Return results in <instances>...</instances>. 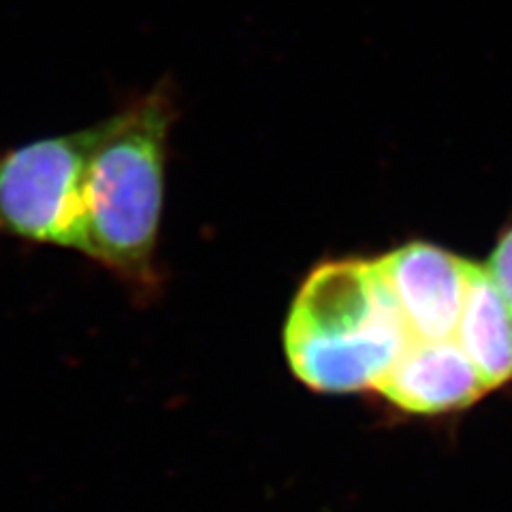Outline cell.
I'll return each instance as SVG.
<instances>
[{"label":"cell","mask_w":512,"mask_h":512,"mask_svg":"<svg viewBox=\"0 0 512 512\" xmlns=\"http://www.w3.org/2000/svg\"><path fill=\"white\" fill-rule=\"evenodd\" d=\"M457 342L487 391L512 378V316L485 265L472 267Z\"/></svg>","instance_id":"obj_6"},{"label":"cell","mask_w":512,"mask_h":512,"mask_svg":"<svg viewBox=\"0 0 512 512\" xmlns=\"http://www.w3.org/2000/svg\"><path fill=\"white\" fill-rule=\"evenodd\" d=\"M169 124V99L152 92L88 128L82 252L139 286L154 282Z\"/></svg>","instance_id":"obj_2"},{"label":"cell","mask_w":512,"mask_h":512,"mask_svg":"<svg viewBox=\"0 0 512 512\" xmlns=\"http://www.w3.org/2000/svg\"><path fill=\"white\" fill-rule=\"evenodd\" d=\"M408 412L436 414L474 404L487 393L457 340L412 338L376 387Z\"/></svg>","instance_id":"obj_5"},{"label":"cell","mask_w":512,"mask_h":512,"mask_svg":"<svg viewBox=\"0 0 512 512\" xmlns=\"http://www.w3.org/2000/svg\"><path fill=\"white\" fill-rule=\"evenodd\" d=\"M412 335L376 261L318 265L301 284L284 329L288 363L314 391L376 387Z\"/></svg>","instance_id":"obj_1"},{"label":"cell","mask_w":512,"mask_h":512,"mask_svg":"<svg viewBox=\"0 0 512 512\" xmlns=\"http://www.w3.org/2000/svg\"><path fill=\"white\" fill-rule=\"evenodd\" d=\"M485 269L512 316V227L500 237Z\"/></svg>","instance_id":"obj_7"},{"label":"cell","mask_w":512,"mask_h":512,"mask_svg":"<svg viewBox=\"0 0 512 512\" xmlns=\"http://www.w3.org/2000/svg\"><path fill=\"white\" fill-rule=\"evenodd\" d=\"M412 338L457 340L472 261L410 242L376 261Z\"/></svg>","instance_id":"obj_4"},{"label":"cell","mask_w":512,"mask_h":512,"mask_svg":"<svg viewBox=\"0 0 512 512\" xmlns=\"http://www.w3.org/2000/svg\"><path fill=\"white\" fill-rule=\"evenodd\" d=\"M88 148L79 131L0 154V235L82 252Z\"/></svg>","instance_id":"obj_3"}]
</instances>
